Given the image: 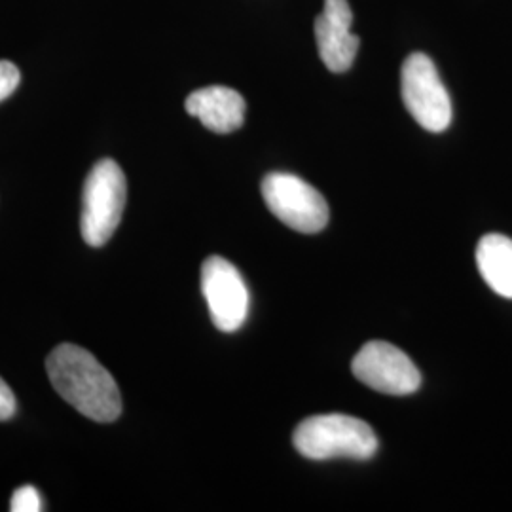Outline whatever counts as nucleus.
I'll return each instance as SVG.
<instances>
[{"instance_id":"12","label":"nucleus","mask_w":512,"mask_h":512,"mask_svg":"<svg viewBox=\"0 0 512 512\" xmlns=\"http://www.w3.org/2000/svg\"><path fill=\"white\" fill-rule=\"evenodd\" d=\"M19 80H21V74L18 67L6 59H0V101L8 99L18 90Z\"/></svg>"},{"instance_id":"11","label":"nucleus","mask_w":512,"mask_h":512,"mask_svg":"<svg viewBox=\"0 0 512 512\" xmlns=\"http://www.w3.org/2000/svg\"><path fill=\"white\" fill-rule=\"evenodd\" d=\"M42 509H44L42 499L38 495L37 488L33 486H21L12 495V501H10L12 512H40Z\"/></svg>"},{"instance_id":"13","label":"nucleus","mask_w":512,"mask_h":512,"mask_svg":"<svg viewBox=\"0 0 512 512\" xmlns=\"http://www.w3.org/2000/svg\"><path fill=\"white\" fill-rule=\"evenodd\" d=\"M16 414V397L8 384L0 378V421L10 420Z\"/></svg>"},{"instance_id":"5","label":"nucleus","mask_w":512,"mask_h":512,"mask_svg":"<svg viewBox=\"0 0 512 512\" xmlns=\"http://www.w3.org/2000/svg\"><path fill=\"white\" fill-rule=\"evenodd\" d=\"M401 90L406 110L421 128L440 133L452 122V101L431 57L412 54L401 71Z\"/></svg>"},{"instance_id":"6","label":"nucleus","mask_w":512,"mask_h":512,"mask_svg":"<svg viewBox=\"0 0 512 512\" xmlns=\"http://www.w3.org/2000/svg\"><path fill=\"white\" fill-rule=\"evenodd\" d=\"M351 370L359 382L393 397L412 395L421 385L420 370L410 357L393 344L380 340L361 348L351 363Z\"/></svg>"},{"instance_id":"7","label":"nucleus","mask_w":512,"mask_h":512,"mask_svg":"<svg viewBox=\"0 0 512 512\" xmlns=\"http://www.w3.org/2000/svg\"><path fill=\"white\" fill-rule=\"evenodd\" d=\"M202 293L211 321L222 332H236L249 313V291L238 268L222 256H209L202 266Z\"/></svg>"},{"instance_id":"8","label":"nucleus","mask_w":512,"mask_h":512,"mask_svg":"<svg viewBox=\"0 0 512 512\" xmlns=\"http://www.w3.org/2000/svg\"><path fill=\"white\" fill-rule=\"evenodd\" d=\"M353 12L348 0H325L323 14L315 19L317 52L332 73H346L359 52V37L351 33Z\"/></svg>"},{"instance_id":"9","label":"nucleus","mask_w":512,"mask_h":512,"mask_svg":"<svg viewBox=\"0 0 512 512\" xmlns=\"http://www.w3.org/2000/svg\"><path fill=\"white\" fill-rule=\"evenodd\" d=\"M186 112L198 118L203 126L215 133H232L243 126L245 99L236 90L226 86H209L190 93Z\"/></svg>"},{"instance_id":"3","label":"nucleus","mask_w":512,"mask_h":512,"mask_svg":"<svg viewBox=\"0 0 512 512\" xmlns=\"http://www.w3.org/2000/svg\"><path fill=\"white\" fill-rule=\"evenodd\" d=\"M128 184L122 167L114 160L93 165L82 196L80 230L90 247H103L116 232L126 207Z\"/></svg>"},{"instance_id":"1","label":"nucleus","mask_w":512,"mask_h":512,"mask_svg":"<svg viewBox=\"0 0 512 512\" xmlns=\"http://www.w3.org/2000/svg\"><path fill=\"white\" fill-rule=\"evenodd\" d=\"M46 370L55 391L82 416L110 423L122 414L118 385L88 349L61 344L48 355Z\"/></svg>"},{"instance_id":"10","label":"nucleus","mask_w":512,"mask_h":512,"mask_svg":"<svg viewBox=\"0 0 512 512\" xmlns=\"http://www.w3.org/2000/svg\"><path fill=\"white\" fill-rule=\"evenodd\" d=\"M476 266L495 294L512 300V239L488 234L478 241Z\"/></svg>"},{"instance_id":"2","label":"nucleus","mask_w":512,"mask_h":512,"mask_svg":"<svg viewBox=\"0 0 512 512\" xmlns=\"http://www.w3.org/2000/svg\"><path fill=\"white\" fill-rule=\"evenodd\" d=\"M294 448L304 458L370 459L378 452V437L363 420L344 414L311 416L302 421L293 435Z\"/></svg>"},{"instance_id":"4","label":"nucleus","mask_w":512,"mask_h":512,"mask_svg":"<svg viewBox=\"0 0 512 512\" xmlns=\"http://www.w3.org/2000/svg\"><path fill=\"white\" fill-rule=\"evenodd\" d=\"M262 196L275 217L300 234H317L329 224V205L321 192L296 175H266Z\"/></svg>"}]
</instances>
